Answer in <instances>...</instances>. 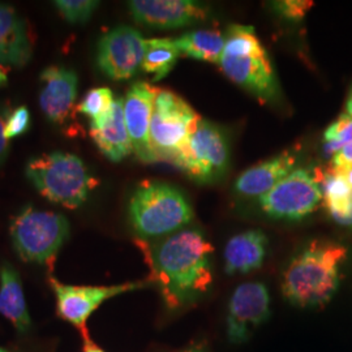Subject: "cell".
<instances>
[{
	"label": "cell",
	"instance_id": "d6a6232c",
	"mask_svg": "<svg viewBox=\"0 0 352 352\" xmlns=\"http://www.w3.org/2000/svg\"><path fill=\"white\" fill-rule=\"evenodd\" d=\"M84 352H104L101 347H98L90 338H84Z\"/></svg>",
	"mask_w": 352,
	"mask_h": 352
},
{
	"label": "cell",
	"instance_id": "e575fe53",
	"mask_svg": "<svg viewBox=\"0 0 352 352\" xmlns=\"http://www.w3.org/2000/svg\"><path fill=\"white\" fill-rule=\"evenodd\" d=\"M7 69L4 68V65H0V87L7 84Z\"/></svg>",
	"mask_w": 352,
	"mask_h": 352
},
{
	"label": "cell",
	"instance_id": "7c38bea8",
	"mask_svg": "<svg viewBox=\"0 0 352 352\" xmlns=\"http://www.w3.org/2000/svg\"><path fill=\"white\" fill-rule=\"evenodd\" d=\"M269 316L270 295L264 283H241L231 295L227 307V340L235 344L250 340L253 331L261 327Z\"/></svg>",
	"mask_w": 352,
	"mask_h": 352
},
{
	"label": "cell",
	"instance_id": "8d00e7d4",
	"mask_svg": "<svg viewBox=\"0 0 352 352\" xmlns=\"http://www.w3.org/2000/svg\"><path fill=\"white\" fill-rule=\"evenodd\" d=\"M0 352H8L7 350H4V349H0Z\"/></svg>",
	"mask_w": 352,
	"mask_h": 352
},
{
	"label": "cell",
	"instance_id": "836d02e7",
	"mask_svg": "<svg viewBox=\"0 0 352 352\" xmlns=\"http://www.w3.org/2000/svg\"><path fill=\"white\" fill-rule=\"evenodd\" d=\"M349 116H352V85L347 96V101H346V113Z\"/></svg>",
	"mask_w": 352,
	"mask_h": 352
},
{
	"label": "cell",
	"instance_id": "ba28073f",
	"mask_svg": "<svg viewBox=\"0 0 352 352\" xmlns=\"http://www.w3.org/2000/svg\"><path fill=\"white\" fill-rule=\"evenodd\" d=\"M201 118L182 97L158 90L151 123V144L158 161H174Z\"/></svg>",
	"mask_w": 352,
	"mask_h": 352
},
{
	"label": "cell",
	"instance_id": "9a60e30c",
	"mask_svg": "<svg viewBox=\"0 0 352 352\" xmlns=\"http://www.w3.org/2000/svg\"><path fill=\"white\" fill-rule=\"evenodd\" d=\"M39 106L55 124H63L71 116L77 97V75L72 69L51 65L41 74Z\"/></svg>",
	"mask_w": 352,
	"mask_h": 352
},
{
	"label": "cell",
	"instance_id": "83f0119b",
	"mask_svg": "<svg viewBox=\"0 0 352 352\" xmlns=\"http://www.w3.org/2000/svg\"><path fill=\"white\" fill-rule=\"evenodd\" d=\"M29 126H30V113L25 106H20L14 109L8 116L7 126H6V136L8 140L17 138L25 133Z\"/></svg>",
	"mask_w": 352,
	"mask_h": 352
},
{
	"label": "cell",
	"instance_id": "7a4b0ae2",
	"mask_svg": "<svg viewBox=\"0 0 352 352\" xmlns=\"http://www.w3.org/2000/svg\"><path fill=\"white\" fill-rule=\"evenodd\" d=\"M347 248L314 240L298 252L282 274V292L292 305L315 308L327 304L340 287V267Z\"/></svg>",
	"mask_w": 352,
	"mask_h": 352
},
{
	"label": "cell",
	"instance_id": "e0dca14e",
	"mask_svg": "<svg viewBox=\"0 0 352 352\" xmlns=\"http://www.w3.org/2000/svg\"><path fill=\"white\" fill-rule=\"evenodd\" d=\"M296 161L294 151H285L269 161L254 164L236 179L235 189L243 196L260 199L295 170Z\"/></svg>",
	"mask_w": 352,
	"mask_h": 352
},
{
	"label": "cell",
	"instance_id": "d590c367",
	"mask_svg": "<svg viewBox=\"0 0 352 352\" xmlns=\"http://www.w3.org/2000/svg\"><path fill=\"white\" fill-rule=\"evenodd\" d=\"M184 352H209L202 344H192Z\"/></svg>",
	"mask_w": 352,
	"mask_h": 352
},
{
	"label": "cell",
	"instance_id": "484cf974",
	"mask_svg": "<svg viewBox=\"0 0 352 352\" xmlns=\"http://www.w3.org/2000/svg\"><path fill=\"white\" fill-rule=\"evenodd\" d=\"M56 10L71 24H84L90 20L100 1L94 0H56L54 1Z\"/></svg>",
	"mask_w": 352,
	"mask_h": 352
},
{
	"label": "cell",
	"instance_id": "4316f807",
	"mask_svg": "<svg viewBox=\"0 0 352 352\" xmlns=\"http://www.w3.org/2000/svg\"><path fill=\"white\" fill-rule=\"evenodd\" d=\"M312 6H314L312 1H302V0H283V1H274L272 4L273 10L279 16L291 21H299L304 19L305 13L311 10Z\"/></svg>",
	"mask_w": 352,
	"mask_h": 352
},
{
	"label": "cell",
	"instance_id": "52a82bcc",
	"mask_svg": "<svg viewBox=\"0 0 352 352\" xmlns=\"http://www.w3.org/2000/svg\"><path fill=\"white\" fill-rule=\"evenodd\" d=\"M173 162L199 184L219 180L230 164V146L225 132L200 119Z\"/></svg>",
	"mask_w": 352,
	"mask_h": 352
},
{
	"label": "cell",
	"instance_id": "603a6c76",
	"mask_svg": "<svg viewBox=\"0 0 352 352\" xmlns=\"http://www.w3.org/2000/svg\"><path fill=\"white\" fill-rule=\"evenodd\" d=\"M113 102L115 97L111 89H90L84 100L80 102L77 110L88 116L90 126H98L109 118L113 110Z\"/></svg>",
	"mask_w": 352,
	"mask_h": 352
},
{
	"label": "cell",
	"instance_id": "30bf717a",
	"mask_svg": "<svg viewBox=\"0 0 352 352\" xmlns=\"http://www.w3.org/2000/svg\"><path fill=\"white\" fill-rule=\"evenodd\" d=\"M50 283L56 296L58 315L75 325L84 338L89 337V317L102 302L129 291L144 289L148 285L146 282H131L115 286H74L60 283L54 278H51Z\"/></svg>",
	"mask_w": 352,
	"mask_h": 352
},
{
	"label": "cell",
	"instance_id": "4fadbf2b",
	"mask_svg": "<svg viewBox=\"0 0 352 352\" xmlns=\"http://www.w3.org/2000/svg\"><path fill=\"white\" fill-rule=\"evenodd\" d=\"M158 90L160 89L151 87L149 82L138 81L128 90L123 103L132 148L140 161L145 164L158 161L151 144V115Z\"/></svg>",
	"mask_w": 352,
	"mask_h": 352
},
{
	"label": "cell",
	"instance_id": "d4e9b609",
	"mask_svg": "<svg viewBox=\"0 0 352 352\" xmlns=\"http://www.w3.org/2000/svg\"><path fill=\"white\" fill-rule=\"evenodd\" d=\"M325 151L334 155L340 148L352 142V116L347 113L340 115V118L327 126L325 133Z\"/></svg>",
	"mask_w": 352,
	"mask_h": 352
},
{
	"label": "cell",
	"instance_id": "6da1fadb",
	"mask_svg": "<svg viewBox=\"0 0 352 352\" xmlns=\"http://www.w3.org/2000/svg\"><path fill=\"white\" fill-rule=\"evenodd\" d=\"M138 243L168 309L188 308L210 289L214 248L199 228L186 227L162 239Z\"/></svg>",
	"mask_w": 352,
	"mask_h": 352
},
{
	"label": "cell",
	"instance_id": "2e32d148",
	"mask_svg": "<svg viewBox=\"0 0 352 352\" xmlns=\"http://www.w3.org/2000/svg\"><path fill=\"white\" fill-rule=\"evenodd\" d=\"M33 45L24 19L0 3V65L23 68L30 62Z\"/></svg>",
	"mask_w": 352,
	"mask_h": 352
},
{
	"label": "cell",
	"instance_id": "f1b7e54d",
	"mask_svg": "<svg viewBox=\"0 0 352 352\" xmlns=\"http://www.w3.org/2000/svg\"><path fill=\"white\" fill-rule=\"evenodd\" d=\"M10 113L8 106L0 104V166L6 162L10 153V140L6 136V126Z\"/></svg>",
	"mask_w": 352,
	"mask_h": 352
},
{
	"label": "cell",
	"instance_id": "ffe728a7",
	"mask_svg": "<svg viewBox=\"0 0 352 352\" xmlns=\"http://www.w3.org/2000/svg\"><path fill=\"white\" fill-rule=\"evenodd\" d=\"M0 315L20 333H25L30 327L21 278L10 264H3L0 267Z\"/></svg>",
	"mask_w": 352,
	"mask_h": 352
},
{
	"label": "cell",
	"instance_id": "44dd1931",
	"mask_svg": "<svg viewBox=\"0 0 352 352\" xmlns=\"http://www.w3.org/2000/svg\"><path fill=\"white\" fill-rule=\"evenodd\" d=\"M180 55L208 63H219L226 38L218 30L199 29L174 39Z\"/></svg>",
	"mask_w": 352,
	"mask_h": 352
},
{
	"label": "cell",
	"instance_id": "d6986e66",
	"mask_svg": "<svg viewBox=\"0 0 352 352\" xmlns=\"http://www.w3.org/2000/svg\"><path fill=\"white\" fill-rule=\"evenodd\" d=\"M124 101L115 98L113 110L101 126H90L91 139L102 154L111 162H120L132 151V141L129 138L123 110Z\"/></svg>",
	"mask_w": 352,
	"mask_h": 352
},
{
	"label": "cell",
	"instance_id": "5b68a950",
	"mask_svg": "<svg viewBox=\"0 0 352 352\" xmlns=\"http://www.w3.org/2000/svg\"><path fill=\"white\" fill-rule=\"evenodd\" d=\"M25 175L43 197L67 209L81 206L98 184L81 158L63 151L29 160Z\"/></svg>",
	"mask_w": 352,
	"mask_h": 352
},
{
	"label": "cell",
	"instance_id": "7402d4cb",
	"mask_svg": "<svg viewBox=\"0 0 352 352\" xmlns=\"http://www.w3.org/2000/svg\"><path fill=\"white\" fill-rule=\"evenodd\" d=\"M180 52L177 51L174 39L151 38L146 39V51L141 63V69L153 75L158 81L171 72Z\"/></svg>",
	"mask_w": 352,
	"mask_h": 352
},
{
	"label": "cell",
	"instance_id": "f546056e",
	"mask_svg": "<svg viewBox=\"0 0 352 352\" xmlns=\"http://www.w3.org/2000/svg\"><path fill=\"white\" fill-rule=\"evenodd\" d=\"M352 164V142L344 145L331 158L333 168H343Z\"/></svg>",
	"mask_w": 352,
	"mask_h": 352
},
{
	"label": "cell",
	"instance_id": "9c48e42d",
	"mask_svg": "<svg viewBox=\"0 0 352 352\" xmlns=\"http://www.w3.org/2000/svg\"><path fill=\"white\" fill-rule=\"evenodd\" d=\"M258 200L261 209L272 218L300 221L315 212L322 192L316 174L296 168Z\"/></svg>",
	"mask_w": 352,
	"mask_h": 352
},
{
	"label": "cell",
	"instance_id": "5bb4252c",
	"mask_svg": "<svg viewBox=\"0 0 352 352\" xmlns=\"http://www.w3.org/2000/svg\"><path fill=\"white\" fill-rule=\"evenodd\" d=\"M128 7L138 23L154 29H179L209 17V8L193 0H132Z\"/></svg>",
	"mask_w": 352,
	"mask_h": 352
},
{
	"label": "cell",
	"instance_id": "1f68e13d",
	"mask_svg": "<svg viewBox=\"0 0 352 352\" xmlns=\"http://www.w3.org/2000/svg\"><path fill=\"white\" fill-rule=\"evenodd\" d=\"M336 170L340 171V175L344 177V180L349 183V186L352 188V164L351 166H347V167H343V168H336Z\"/></svg>",
	"mask_w": 352,
	"mask_h": 352
},
{
	"label": "cell",
	"instance_id": "cb8c5ba5",
	"mask_svg": "<svg viewBox=\"0 0 352 352\" xmlns=\"http://www.w3.org/2000/svg\"><path fill=\"white\" fill-rule=\"evenodd\" d=\"M320 187L322 199H325L329 215L340 212L351 199V187L336 168H331V171L324 177Z\"/></svg>",
	"mask_w": 352,
	"mask_h": 352
},
{
	"label": "cell",
	"instance_id": "4dcf8cb0",
	"mask_svg": "<svg viewBox=\"0 0 352 352\" xmlns=\"http://www.w3.org/2000/svg\"><path fill=\"white\" fill-rule=\"evenodd\" d=\"M334 222H337L340 226L350 227L352 228V196L347 202V205L337 213L330 214Z\"/></svg>",
	"mask_w": 352,
	"mask_h": 352
},
{
	"label": "cell",
	"instance_id": "277c9868",
	"mask_svg": "<svg viewBox=\"0 0 352 352\" xmlns=\"http://www.w3.org/2000/svg\"><path fill=\"white\" fill-rule=\"evenodd\" d=\"M129 223L141 240L162 239L188 227L193 210L182 190L162 182L146 180L128 205Z\"/></svg>",
	"mask_w": 352,
	"mask_h": 352
},
{
	"label": "cell",
	"instance_id": "8fae6325",
	"mask_svg": "<svg viewBox=\"0 0 352 352\" xmlns=\"http://www.w3.org/2000/svg\"><path fill=\"white\" fill-rule=\"evenodd\" d=\"M146 51V39L131 26H118L98 42L97 64L111 80L123 81L133 77L141 68Z\"/></svg>",
	"mask_w": 352,
	"mask_h": 352
},
{
	"label": "cell",
	"instance_id": "8992f818",
	"mask_svg": "<svg viewBox=\"0 0 352 352\" xmlns=\"http://www.w3.org/2000/svg\"><path fill=\"white\" fill-rule=\"evenodd\" d=\"M10 232L21 260L47 264L69 238V222L62 214L26 206L13 218Z\"/></svg>",
	"mask_w": 352,
	"mask_h": 352
},
{
	"label": "cell",
	"instance_id": "ac0fdd59",
	"mask_svg": "<svg viewBox=\"0 0 352 352\" xmlns=\"http://www.w3.org/2000/svg\"><path fill=\"white\" fill-rule=\"evenodd\" d=\"M267 239L264 232L250 230L240 232L227 241L225 270L227 274H247L264 264Z\"/></svg>",
	"mask_w": 352,
	"mask_h": 352
},
{
	"label": "cell",
	"instance_id": "3957f363",
	"mask_svg": "<svg viewBox=\"0 0 352 352\" xmlns=\"http://www.w3.org/2000/svg\"><path fill=\"white\" fill-rule=\"evenodd\" d=\"M219 59L225 75L260 101L280 100V87L272 59L253 26L230 25Z\"/></svg>",
	"mask_w": 352,
	"mask_h": 352
}]
</instances>
